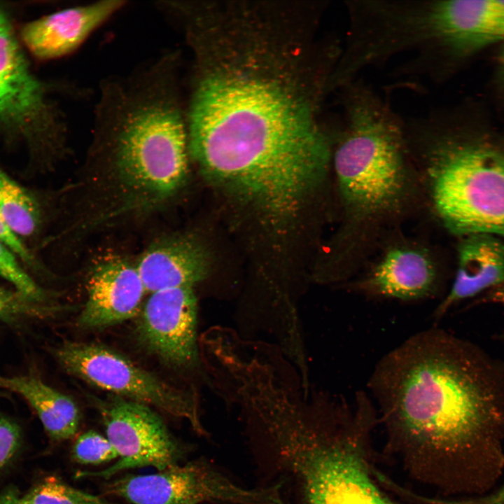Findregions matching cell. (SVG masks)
Instances as JSON below:
<instances>
[{
  "label": "cell",
  "instance_id": "1",
  "mask_svg": "<svg viewBox=\"0 0 504 504\" xmlns=\"http://www.w3.org/2000/svg\"><path fill=\"white\" fill-rule=\"evenodd\" d=\"M303 4L197 2L178 18L194 56L188 153L203 173L276 218L321 182L335 130L321 118L342 45Z\"/></svg>",
  "mask_w": 504,
  "mask_h": 504
},
{
  "label": "cell",
  "instance_id": "2",
  "mask_svg": "<svg viewBox=\"0 0 504 504\" xmlns=\"http://www.w3.org/2000/svg\"><path fill=\"white\" fill-rule=\"evenodd\" d=\"M368 388L387 449L419 483L447 493L482 491L504 468V389L465 342L421 331L383 356Z\"/></svg>",
  "mask_w": 504,
  "mask_h": 504
},
{
  "label": "cell",
  "instance_id": "3",
  "mask_svg": "<svg viewBox=\"0 0 504 504\" xmlns=\"http://www.w3.org/2000/svg\"><path fill=\"white\" fill-rule=\"evenodd\" d=\"M177 57L166 53L100 84L92 148L104 163L111 197L96 224L155 211L185 181L189 153Z\"/></svg>",
  "mask_w": 504,
  "mask_h": 504
},
{
  "label": "cell",
  "instance_id": "4",
  "mask_svg": "<svg viewBox=\"0 0 504 504\" xmlns=\"http://www.w3.org/2000/svg\"><path fill=\"white\" fill-rule=\"evenodd\" d=\"M405 122L407 146L425 162L443 227L458 238L485 233L504 239V141L450 124L437 111Z\"/></svg>",
  "mask_w": 504,
  "mask_h": 504
},
{
  "label": "cell",
  "instance_id": "5",
  "mask_svg": "<svg viewBox=\"0 0 504 504\" xmlns=\"http://www.w3.org/2000/svg\"><path fill=\"white\" fill-rule=\"evenodd\" d=\"M336 92L342 119L332 159L346 218L360 227L391 215L403 201L408 153L405 120L360 79Z\"/></svg>",
  "mask_w": 504,
  "mask_h": 504
},
{
  "label": "cell",
  "instance_id": "6",
  "mask_svg": "<svg viewBox=\"0 0 504 504\" xmlns=\"http://www.w3.org/2000/svg\"><path fill=\"white\" fill-rule=\"evenodd\" d=\"M374 407L356 402L328 414L293 423L275 447L300 485V504H416L392 496L379 481L372 437Z\"/></svg>",
  "mask_w": 504,
  "mask_h": 504
},
{
  "label": "cell",
  "instance_id": "7",
  "mask_svg": "<svg viewBox=\"0 0 504 504\" xmlns=\"http://www.w3.org/2000/svg\"><path fill=\"white\" fill-rule=\"evenodd\" d=\"M53 353L69 374L112 395L185 419L196 433L206 435L195 390L172 385L102 344L65 342Z\"/></svg>",
  "mask_w": 504,
  "mask_h": 504
},
{
  "label": "cell",
  "instance_id": "8",
  "mask_svg": "<svg viewBox=\"0 0 504 504\" xmlns=\"http://www.w3.org/2000/svg\"><path fill=\"white\" fill-rule=\"evenodd\" d=\"M281 484L248 489L202 460L158 472L127 475L107 484L108 494L132 504H284Z\"/></svg>",
  "mask_w": 504,
  "mask_h": 504
},
{
  "label": "cell",
  "instance_id": "9",
  "mask_svg": "<svg viewBox=\"0 0 504 504\" xmlns=\"http://www.w3.org/2000/svg\"><path fill=\"white\" fill-rule=\"evenodd\" d=\"M94 402L118 459L103 470L78 472L77 477L108 478L127 469L150 466L160 471L179 464L182 447L150 407L114 395Z\"/></svg>",
  "mask_w": 504,
  "mask_h": 504
},
{
  "label": "cell",
  "instance_id": "10",
  "mask_svg": "<svg viewBox=\"0 0 504 504\" xmlns=\"http://www.w3.org/2000/svg\"><path fill=\"white\" fill-rule=\"evenodd\" d=\"M137 317V339L146 351L178 372L201 370L197 302L193 287L150 293Z\"/></svg>",
  "mask_w": 504,
  "mask_h": 504
},
{
  "label": "cell",
  "instance_id": "11",
  "mask_svg": "<svg viewBox=\"0 0 504 504\" xmlns=\"http://www.w3.org/2000/svg\"><path fill=\"white\" fill-rule=\"evenodd\" d=\"M423 36L443 68L504 40V0H430Z\"/></svg>",
  "mask_w": 504,
  "mask_h": 504
},
{
  "label": "cell",
  "instance_id": "12",
  "mask_svg": "<svg viewBox=\"0 0 504 504\" xmlns=\"http://www.w3.org/2000/svg\"><path fill=\"white\" fill-rule=\"evenodd\" d=\"M0 122L30 128L46 144L63 141L64 128L54 116L43 88L30 71L12 27L0 10Z\"/></svg>",
  "mask_w": 504,
  "mask_h": 504
},
{
  "label": "cell",
  "instance_id": "13",
  "mask_svg": "<svg viewBox=\"0 0 504 504\" xmlns=\"http://www.w3.org/2000/svg\"><path fill=\"white\" fill-rule=\"evenodd\" d=\"M146 292L134 264L119 255L103 258L90 273L87 300L77 325L102 329L136 317Z\"/></svg>",
  "mask_w": 504,
  "mask_h": 504
},
{
  "label": "cell",
  "instance_id": "14",
  "mask_svg": "<svg viewBox=\"0 0 504 504\" xmlns=\"http://www.w3.org/2000/svg\"><path fill=\"white\" fill-rule=\"evenodd\" d=\"M351 287L370 297L416 301L436 295L439 275L426 253L396 247L388 251L365 277Z\"/></svg>",
  "mask_w": 504,
  "mask_h": 504
},
{
  "label": "cell",
  "instance_id": "15",
  "mask_svg": "<svg viewBox=\"0 0 504 504\" xmlns=\"http://www.w3.org/2000/svg\"><path fill=\"white\" fill-rule=\"evenodd\" d=\"M125 4L102 1L55 12L27 24L22 32L23 41L40 59L65 56L76 50Z\"/></svg>",
  "mask_w": 504,
  "mask_h": 504
},
{
  "label": "cell",
  "instance_id": "16",
  "mask_svg": "<svg viewBox=\"0 0 504 504\" xmlns=\"http://www.w3.org/2000/svg\"><path fill=\"white\" fill-rule=\"evenodd\" d=\"M146 292L193 287L209 270L206 249L190 237L172 236L151 244L135 264Z\"/></svg>",
  "mask_w": 504,
  "mask_h": 504
},
{
  "label": "cell",
  "instance_id": "17",
  "mask_svg": "<svg viewBox=\"0 0 504 504\" xmlns=\"http://www.w3.org/2000/svg\"><path fill=\"white\" fill-rule=\"evenodd\" d=\"M459 239L454 280L433 312L436 321L456 302L504 284V239L485 233Z\"/></svg>",
  "mask_w": 504,
  "mask_h": 504
},
{
  "label": "cell",
  "instance_id": "18",
  "mask_svg": "<svg viewBox=\"0 0 504 504\" xmlns=\"http://www.w3.org/2000/svg\"><path fill=\"white\" fill-rule=\"evenodd\" d=\"M0 389L21 396L34 410L52 440L62 442L76 435L80 421L76 403L38 376L0 374Z\"/></svg>",
  "mask_w": 504,
  "mask_h": 504
},
{
  "label": "cell",
  "instance_id": "19",
  "mask_svg": "<svg viewBox=\"0 0 504 504\" xmlns=\"http://www.w3.org/2000/svg\"><path fill=\"white\" fill-rule=\"evenodd\" d=\"M0 215L17 236L28 237L38 229L41 209L36 199L0 169Z\"/></svg>",
  "mask_w": 504,
  "mask_h": 504
},
{
  "label": "cell",
  "instance_id": "20",
  "mask_svg": "<svg viewBox=\"0 0 504 504\" xmlns=\"http://www.w3.org/2000/svg\"><path fill=\"white\" fill-rule=\"evenodd\" d=\"M23 497L29 504H111L52 476L46 477Z\"/></svg>",
  "mask_w": 504,
  "mask_h": 504
},
{
  "label": "cell",
  "instance_id": "21",
  "mask_svg": "<svg viewBox=\"0 0 504 504\" xmlns=\"http://www.w3.org/2000/svg\"><path fill=\"white\" fill-rule=\"evenodd\" d=\"M0 276L29 301L42 304L46 293L39 287L18 262L15 253L0 241Z\"/></svg>",
  "mask_w": 504,
  "mask_h": 504
},
{
  "label": "cell",
  "instance_id": "22",
  "mask_svg": "<svg viewBox=\"0 0 504 504\" xmlns=\"http://www.w3.org/2000/svg\"><path fill=\"white\" fill-rule=\"evenodd\" d=\"M72 458L83 465H97L118 458V454L108 438L94 430L80 435L72 447Z\"/></svg>",
  "mask_w": 504,
  "mask_h": 504
},
{
  "label": "cell",
  "instance_id": "23",
  "mask_svg": "<svg viewBox=\"0 0 504 504\" xmlns=\"http://www.w3.org/2000/svg\"><path fill=\"white\" fill-rule=\"evenodd\" d=\"M63 309L61 307L46 306L34 303L18 291H10L0 286V317H46Z\"/></svg>",
  "mask_w": 504,
  "mask_h": 504
},
{
  "label": "cell",
  "instance_id": "24",
  "mask_svg": "<svg viewBox=\"0 0 504 504\" xmlns=\"http://www.w3.org/2000/svg\"><path fill=\"white\" fill-rule=\"evenodd\" d=\"M21 439L18 425L0 414V470L5 468L16 455Z\"/></svg>",
  "mask_w": 504,
  "mask_h": 504
},
{
  "label": "cell",
  "instance_id": "25",
  "mask_svg": "<svg viewBox=\"0 0 504 504\" xmlns=\"http://www.w3.org/2000/svg\"><path fill=\"white\" fill-rule=\"evenodd\" d=\"M424 504H504V483L493 493L469 498H424Z\"/></svg>",
  "mask_w": 504,
  "mask_h": 504
},
{
  "label": "cell",
  "instance_id": "26",
  "mask_svg": "<svg viewBox=\"0 0 504 504\" xmlns=\"http://www.w3.org/2000/svg\"><path fill=\"white\" fill-rule=\"evenodd\" d=\"M0 241L8 246L15 255L23 261L33 264L34 260L31 253L22 243L20 238L16 236L6 225L0 215Z\"/></svg>",
  "mask_w": 504,
  "mask_h": 504
},
{
  "label": "cell",
  "instance_id": "27",
  "mask_svg": "<svg viewBox=\"0 0 504 504\" xmlns=\"http://www.w3.org/2000/svg\"><path fill=\"white\" fill-rule=\"evenodd\" d=\"M0 504H29L24 497H20L16 491H6L0 494Z\"/></svg>",
  "mask_w": 504,
  "mask_h": 504
},
{
  "label": "cell",
  "instance_id": "28",
  "mask_svg": "<svg viewBox=\"0 0 504 504\" xmlns=\"http://www.w3.org/2000/svg\"><path fill=\"white\" fill-rule=\"evenodd\" d=\"M487 297L493 302L504 304V284L491 290Z\"/></svg>",
  "mask_w": 504,
  "mask_h": 504
},
{
  "label": "cell",
  "instance_id": "29",
  "mask_svg": "<svg viewBox=\"0 0 504 504\" xmlns=\"http://www.w3.org/2000/svg\"><path fill=\"white\" fill-rule=\"evenodd\" d=\"M498 63L499 76L504 84V47L499 54Z\"/></svg>",
  "mask_w": 504,
  "mask_h": 504
},
{
  "label": "cell",
  "instance_id": "30",
  "mask_svg": "<svg viewBox=\"0 0 504 504\" xmlns=\"http://www.w3.org/2000/svg\"><path fill=\"white\" fill-rule=\"evenodd\" d=\"M5 396V394H4V393H0V397H1V396Z\"/></svg>",
  "mask_w": 504,
  "mask_h": 504
}]
</instances>
